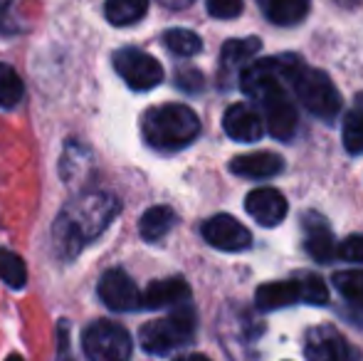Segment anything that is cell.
Segmentation results:
<instances>
[{
  "label": "cell",
  "mask_w": 363,
  "mask_h": 361,
  "mask_svg": "<svg viewBox=\"0 0 363 361\" xmlns=\"http://www.w3.org/2000/svg\"><path fill=\"white\" fill-rule=\"evenodd\" d=\"M119 201L116 196L104 191H89L77 196L62 208L52 226L55 248L62 257H77L82 248L101 235L109 223L119 216Z\"/></svg>",
  "instance_id": "6da1fadb"
},
{
  "label": "cell",
  "mask_w": 363,
  "mask_h": 361,
  "mask_svg": "<svg viewBox=\"0 0 363 361\" xmlns=\"http://www.w3.org/2000/svg\"><path fill=\"white\" fill-rule=\"evenodd\" d=\"M141 131L153 149L178 151L196 141V136L201 134V119L186 104H163L146 111Z\"/></svg>",
  "instance_id": "7a4b0ae2"
},
{
  "label": "cell",
  "mask_w": 363,
  "mask_h": 361,
  "mask_svg": "<svg viewBox=\"0 0 363 361\" xmlns=\"http://www.w3.org/2000/svg\"><path fill=\"white\" fill-rule=\"evenodd\" d=\"M198 329V314L191 304H181L176 307L171 314H166L163 319H153L141 327L139 332V342L148 354H171L173 349L188 344L196 337Z\"/></svg>",
  "instance_id": "3957f363"
},
{
  "label": "cell",
  "mask_w": 363,
  "mask_h": 361,
  "mask_svg": "<svg viewBox=\"0 0 363 361\" xmlns=\"http://www.w3.org/2000/svg\"><path fill=\"white\" fill-rule=\"evenodd\" d=\"M296 99L301 101L309 114L319 116L324 121H334L341 111V94L336 89V84L331 82V77L321 70L314 67H301L299 74L291 82Z\"/></svg>",
  "instance_id": "277c9868"
},
{
  "label": "cell",
  "mask_w": 363,
  "mask_h": 361,
  "mask_svg": "<svg viewBox=\"0 0 363 361\" xmlns=\"http://www.w3.org/2000/svg\"><path fill=\"white\" fill-rule=\"evenodd\" d=\"M301 67H304V60L296 55H274V57H264L259 62H250L240 74V84H242L245 94L259 99L269 89L282 87L284 82H294Z\"/></svg>",
  "instance_id": "5b68a950"
},
{
  "label": "cell",
  "mask_w": 363,
  "mask_h": 361,
  "mask_svg": "<svg viewBox=\"0 0 363 361\" xmlns=\"http://www.w3.org/2000/svg\"><path fill=\"white\" fill-rule=\"evenodd\" d=\"M82 352L89 361H126L131 357V334L121 324L96 319L82 332Z\"/></svg>",
  "instance_id": "8992f818"
},
{
  "label": "cell",
  "mask_w": 363,
  "mask_h": 361,
  "mask_svg": "<svg viewBox=\"0 0 363 361\" xmlns=\"http://www.w3.org/2000/svg\"><path fill=\"white\" fill-rule=\"evenodd\" d=\"M114 70L119 77L136 91H148L163 82V67L156 57L144 50L121 48L114 52Z\"/></svg>",
  "instance_id": "52a82bcc"
},
{
  "label": "cell",
  "mask_w": 363,
  "mask_h": 361,
  "mask_svg": "<svg viewBox=\"0 0 363 361\" xmlns=\"http://www.w3.org/2000/svg\"><path fill=\"white\" fill-rule=\"evenodd\" d=\"M304 354L309 361H359L349 339L329 324H316L304 334Z\"/></svg>",
  "instance_id": "ba28073f"
},
{
  "label": "cell",
  "mask_w": 363,
  "mask_h": 361,
  "mask_svg": "<svg viewBox=\"0 0 363 361\" xmlns=\"http://www.w3.org/2000/svg\"><path fill=\"white\" fill-rule=\"evenodd\" d=\"M259 104H262L264 111V126L267 131L279 141H287L294 136L296 131V109L294 104L289 101L287 91L284 87L269 89L267 94L259 96Z\"/></svg>",
  "instance_id": "9c48e42d"
},
{
  "label": "cell",
  "mask_w": 363,
  "mask_h": 361,
  "mask_svg": "<svg viewBox=\"0 0 363 361\" xmlns=\"http://www.w3.org/2000/svg\"><path fill=\"white\" fill-rule=\"evenodd\" d=\"M99 299L114 312H134L141 307V292L124 270H109L99 279Z\"/></svg>",
  "instance_id": "30bf717a"
},
{
  "label": "cell",
  "mask_w": 363,
  "mask_h": 361,
  "mask_svg": "<svg viewBox=\"0 0 363 361\" xmlns=\"http://www.w3.org/2000/svg\"><path fill=\"white\" fill-rule=\"evenodd\" d=\"M203 238L223 252H242L252 245V233L233 216H213L203 223Z\"/></svg>",
  "instance_id": "8fae6325"
},
{
  "label": "cell",
  "mask_w": 363,
  "mask_h": 361,
  "mask_svg": "<svg viewBox=\"0 0 363 361\" xmlns=\"http://www.w3.org/2000/svg\"><path fill=\"white\" fill-rule=\"evenodd\" d=\"M245 211L264 228H274L287 218V198L277 188H255L245 198Z\"/></svg>",
  "instance_id": "7c38bea8"
},
{
  "label": "cell",
  "mask_w": 363,
  "mask_h": 361,
  "mask_svg": "<svg viewBox=\"0 0 363 361\" xmlns=\"http://www.w3.org/2000/svg\"><path fill=\"white\" fill-rule=\"evenodd\" d=\"M304 248L316 262H331L334 255H339V248H336V238L331 233L329 223L324 216L309 211L304 213Z\"/></svg>",
  "instance_id": "4fadbf2b"
},
{
  "label": "cell",
  "mask_w": 363,
  "mask_h": 361,
  "mask_svg": "<svg viewBox=\"0 0 363 361\" xmlns=\"http://www.w3.org/2000/svg\"><path fill=\"white\" fill-rule=\"evenodd\" d=\"M223 129L233 141L252 144V141L262 139L267 126H264L262 116L250 104H233V106H228V111H225V116H223Z\"/></svg>",
  "instance_id": "5bb4252c"
},
{
  "label": "cell",
  "mask_w": 363,
  "mask_h": 361,
  "mask_svg": "<svg viewBox=\"0 0 363 361\" xmlns=\"http://www.w3.org/2000/svg\"><path fill=\"white\" fill-rule=\"evenodd\" d=\"M191 297V287L186 279L181 277H168L156 279L141 292V307L144 309H163V307H176V304H186Z\"/></svg>",
  "instance_id": "9a60e30c"
},
{
  "label": "cell",
  "mask_w": 363,
  "mask_h": 361,
  "mask_svg": "<svg viewBox=\"0 0 363 361\" xmlns=\"http://www.w3.org/2000/svg\"><path fill=\"white\" fill-rule=\"evenodd\" d=\"M284 169V159L274 151H255V154L235 156L230 161V171L242 179H269Z\"/></svg>",
  "instance_id": "2e32d148"
},
{
  "label": "cell",
  "mask_w": 363,
  "mask_h": 361,
  "mask_svg": "<svg viewBox=\"0 0 363 361\" xmlns=\"http://www.w3.org/2000/svg\"><path fill=\"white\" fill-rule=\"evenodd\" d=\"M255 299H257V307L264 309V312L289 307V304L301 299L299 279H279V282L259 284L257 292H255Z\"/></svg>",
  "instance_id": "e0dca14e"
},
{
  "label": "cell",
  "mask_w": 363,
  "mask_h": 361,
  "mask_svg": "<svg viewBox=\"0 0 363 361\" xmlns=\"http://www.w3.org/2000/svg\"><path fill=\"white\" fill-rule=\"evenodd\" d=\"M176 213H173V208L168 206H153L148 208V211L141 216V223H139V233L141 238L148 243H156L161 240V238H166L168 233H171V228L176 226Z\"/></svg>",
  "instance_id": "ac0fdd59"
},
{
  "label": "cell",
  "mask_w": 363,
  "mask_h": 361,
  "mask_svg": "<svg viewBox=\"0 0 363 361\" xmlns=\"http://www.w3.org/2000/svg\"><path fill=\"white\" fill-rule=\"evenodd\" d=\"M311 0H262L264 15L274 25H296L306 18Z\"/></svg>",
  "instance_id": "d6986e66"
},
{
  "label": "cell",
  "mask_w": 363,
  "mask_h": 361,
  "mask_svg": "<svg viewBox=\"0 0 363 361\" xmlns=\"http://www.w3.org/2000/svg\"><path fill=\"white\" fill-rule=\"evenodd\" d=\"M148 10V0H106L104 15L111 25H134L139 23Z\"/></svg>",
  "instance_id": "ffe728a7"
},
{
  "label": "cell",
  "mask_w": 363,
  "mask_h": 361,
  "mask_svg": "<svg viewBox=\"0 0 363 361\" xmlns=\"http://www.w3.org/2000/svg\"><path fill=\"white\" fill-rule=\"evenodd\" d=\"M262 50V40L259 38H245V40H228L220 52V62L225 67H247L250 60Z\"/></svg>",
  "instance_id": "44dd1931"
},
{
  "label": "cell",
  "mask_w": 363,
  "mask_h": 361,
  "mask_svg": "<svg viewBox=\"0 0 363 361\" xmlns=\"http://www.w3.org/2000/svg\"><path fill=\"white\" fill-rule=\"evenodd\" d=\"M344 146L349 154H363V91L344 121Z\"/></svg>",
  "instance_id": "7402d4cb"
},
{
  "label": "cell",
  "mask_w": 363,
  "mask_h": 361,
  "mask_svg": "<svg viewBox=\"0 0 363 361\" xmlns=\"http://www.w3.org/2000/svg\"><path fill=\"white\" fill-rule=\"evenodd\" d=\"M163 43H166V48L171 50L173 55H178V57H193V55H198L203 50V40L198 38L196 33L183 30V28L166 30V33H163Z\"/></svg>",
  "instance_id": "603a6c76"
},
{
  "label": "cell",
  "mask_w": 363,
  "mask_h": 361,
  "mask_svg": "<svg viewBox=\"0 0 363 361\" xmlns=\"http://www.w3.org/2000/svg\"><path fill=\"white\" fill-rule=\"evenodd\" d=\"M0 279L13 289H23L28 282V267H25L23 257L15 255L8 248H0Z\"/></svg>",
  "instance_id": "cb8c5ba5"
},
{
  "label": "cell",
  "mask_w": 363,
  "mask_h": 361,
  "mask_svg": "<svg viewBox=\"0 0 363 361\" xmlns=\"http://www.w3.org/2000/svg\"><path fill=\"white\" fill-rule=\"evenodd\" d=\"M23 94L25 84L20 79V74L10 65L0 62V106L13 109V106H18L23 101Z\"/></svg>",
  "instance_id": "d4e9b609"
},
{
  "label": "cell",
  "mask_w": 363,
  "mask_h": 361,
  "mask_svg": "<svg viewBox=\"0 0 363 361\" xmlns=\"http://www.w3.org/2000/svg\"><path fill=\"white\" fill-rule=\"evenodd\" d=\"M334 287L346 299L363 304V270H341L334 274Z\"/></svg>",
  "instance_id": "484cf974"
},
{
  "label": "cell",
  "mask_w": 363,
  "mask_h": 361,
  "mask_svg": "<svg viewBox=\"0 0 363 361\" xmlns=\"http://www.w3.org/2000/svg\"><path fill=\"white\" fill-rule=\"evenodd\" d=\"M299 287H301V299L309 304H326L329 302V289L326 282L314 272H301L299 277Z\"/></svg>",
  "instance_id": "4316f807"
},
{
  "label": "cell",
  "mask_w": 363,
  "mask_h": 361,
  "mask_svg": "<svg viewBox=\"0 0 363 361\" xmlns=\"http://www.w3.org/2000/svg\"><path fill=\"white\" fill-rule=\"evenodd\" d=\"M242 0H208V13L218 20H233L242 13Z\"/></svg>",
  "instance_id": "83f0119b"
},
{
  "label": "cell",
  "mask_w": 363,
  "mask_h": 361,
  "mask_svg": "<svg viewBox=\"0 0 363 361\" xmlns=\"http://www.w3.org/2000/svg\"><path fill=\"white\" fill-rule=\"evenodd\" d=\"M339 255L349 262H363V235H351L339 245Z\"/></svg>",
  "instance_id": "f1b7e54d"
},
{
  "label": "cell",
  "mask_w": 363,
  "mask_h": 361,
  "mask_svg": "<svg viewBox=\"0 0 363 361\" xmlns=\"http://www.w3.org/2000/svg\"><path fill=\"white\" fill-rule=\"evenodd\" d=\"M178 79V87L186 89V91H201L203 89V74L196 72V70H181V72L176 74Z\"/></svg>",
  "instance_id": "f546056e"
},
{
  "label": "cell",
  "mask_w": 363,
  "mask_h": 361,
  "mask_svg": "<svg viewBox=\"0 0 363 361\" xmlns=\"http://www.w3.org/2000/svg\"><path fill=\"white\" fill-rule=\"evenodd\" d=\"M176 361H211L206 354H186V357H178Z\"/></svg>",
  "instance_id": "4dcf8cb0"
},
{
  "label": "cell",
  "mask_w": 363,
  "mask_h": 361,
  "mask_svg": "<svg viewBox=\"0 0 363 361\" xmlns=\"http://www.w3.org/2000/svg\"><path fill=\"white\" fill-rule=\"evenodd\" d=\"M163 5H168V8H186L191 0H161Z\"/></svg>",
  "instance_id": "1f68e13d"
},
{
  "label": "cell",
  "mask_w": 363,
  "mask_h": 361,
  "mask_svg": "<svg viewBox=\"0 0 363 361\" xmlns=\"http://www.w3.org/2000/svg\"><path fill=\"white\" fill-rule=\"evenodd\" d=\"M8 5H10V0H0V13H5V10H8Z\"/></svg>",
  "instance_id": "d6a6232c"
},
{
  "label": "cell",
  "mask_w": 363,
  "mask_h": 361,
  "mask_svg": "<svg viewBox=\"0 0 363 361\" xmlns=\"http://www.w3.org/2000/svg\"><path fill=\"white\" fill-rule=\"evenodd\" d=\"M5 361H25L23 357H20V354H10V357L8 359H5Z\"/></svg>",
  "instance_id": "836d02e7"
}]
</instances>
